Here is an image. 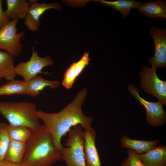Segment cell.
Here are the masks:
<instances>
[{"instance_id":"cell-1","label":"cell","mask_w":166,"mask_h":166,"mask_svg":"<svg viewBox=\"0 0 166 166\" xmlns=\"http://www.w3.org/2000/svg\"><path fill=\"white\" fill-rule=\"evenodd\" d=\"M87 90L85 88L80 90L72 101L61 111L49 113L38 110L37 115L50 133L53 143L59 150L63 147L62 138L72 127L80 125L84 129L91 127L93 118L83 113L82 106L85 101Z\"/></svg>"},{"instance_id":"cell-2","label":"cell","mask_w":166,"mask_h":166,"mask_svg":"<svg viewBox=\"0 0 166 166\" xmlns=\"http://www.w3.org/2000/svg\"><path fill=\"white\" fill-rule=\"evenodd\" d=\"M62 160L61 150L55 145L44 124L32 132L26 143V150L21 163L22 166H52Z\"/></svg>"},{"instance_id":"cell-3","label":"cell","mask_w":166,"mask_h":166,"mask_svg":"<svg viewBox=\"0 0 166 166\" xmlns=\"http://www.w3.org/2000/svg\"><path fill=\"white\" fill-rule=\"evenodd\" d=\"M37 111L36 105L32 102L0 101V114L9 124L24 126L32 131L41 125L37 115Z\"/></svg>"},{"instance_id":"cell-4","label":"cell","mask_w":166,"mask_h":166,"mask_svg":"<svg viewBox=\"0 0 166 166\" xmlns=\"http://www.w3.org/2000/svg\"><path fill=\"white\" fill-rule=\"evenodd\" d=\"M83 128L80 125L73 127L68 132L66 147L61 150L62 160L67 166H87L85 155L84 137Z\"/></svg>"},{"instance_id":"cell-5","label":"cell","mask_w":166,"mask_h":166,"mask_svg":"<svg viewBox=\"0 0 166 166\" xmlns=\"http://www.w3.org/2000/svg\"><path fill=\"white\" fill-rule=\"evenodd\" d=\"M157 68L144 66L139 73L141 82L140 86L145 93L158 99L164 105L166 104V81L158 77Z\"/></svg>"},{"instance_id":"cell-6","label":"cell","mask_w":166,"mask_h":166,"mask_svg":"<svg viewBox=\"0 0 166 166\" xmlns=\"http://www.w3.org/2000/svg\"><path fill=\"white\" fill-rule=\"evenodd\" d=\"M18 20L10 21L0 29V50H3L14 56H18L21 53L23 45L22 38L25 33L22 31L17 33V25Z\"/></svg>"},{"instance_id":"cell-7","label":"cell","mask_w":166,"mask_h":166,"mask_svg":"<svg viewBox=\"0 0 166 166\" xmlns=\"http://www.w3.org/2000/svg\"><path fill=\"white\" fill-rule=\"evenodd\" d=\"M32 54L28 61H20L15 67V71L17 75L22 76L24 80L28 82L38 74L40 73L50 74L49 73L42 72L45 67L53 65V62L50 56L43 57H40L32 45Z\"/></svg>"},{"instance_id":"cell-8","label":"cell","mask_w":166,"mask_h":166,"mask_svg":"<svg viewBox=\"0 0 166 166\" xmlns=\"http://www.w3.org/2000/svg\"><path fill=\"white\" fill-rule=\"evenodd\" d=\"M131 95L136 98L146 110L147 123L150 125L160 126L164 124L166 121V113L163 109V104L160 101L156 102L145 100L139 95L138 89L130 84L127 88Z\"/></svg>"},{"instance_id":"cell-9","label":"cell","mask_w":166,"mask_h":166,"mask_svg":"<svg viewBox=\"0 0 166 166\" xmlns=\"http://www.w3.org/2000/svg\"><path fill=\"white\" fill-rule=\"evenodd\" d=\"M150 34L155 45L154 56L148 60L152 67L165 68L166 66V30L152 26Z\"/></svg>"},{"instance_id":"cell-10","label":"cell","mask_w":166,"mask_h":166,"mask_svg":"<svg viewBox=\"0 0 166 166\" xmlns=\"http://www.w3.org/2000/svg\"><path fill=\"white\" fill-rule=\"evenodd\" d=\"M29 2L30 5L24 19V24L32 32L39 30L41 25L40 18L45 12L50 9L60 10L61 9L60 4L58 3H39L35 0H30Z\"/></svg>"},{"instance_id":"cell-11","label":"cell","mask_w":166,"mask_h":166,"mask_svg":"<svg viewBox=\"0 0 166 166\" xmlns=\"http://www.w3.org/2000/svg\"><path fill=\"white\" fill-rule=\"evenodd\" d=\"M84 151L87 166H101L95 144L96 132L91 127L84 129Z\"/></svg>"},{"instance_id":"cell-12","label":"cell","mask_w":166,"mask_h":166,"mask_svg":"<svg viewBox=\"0 0 166 166\" xmlns=\"http://www.w3.org/2000/svg\"><path fill=\"white\" fill-rule=\"evenodd\" d=\"M89 53H85L79 60L70 65L65 73L62 82L65 88L68 89L72 87L77 78L89 64Z\"/></svg>"},{"instance_id":"cell-13","label":"cell","mask_w":166,"mask_h":166,"mask_svg":"<svg viewBox=\"0 0 166 166\" xmlns=\"http://www.w3.org/2000/svg\"><path fill=\"white\" fill-rule=\"evenodd\" d=\"M145 166H166V146H157L146 152L139 154Z\"/></svg>"},{"instance_id":"cell-14","label":"cell","mask_w":166,"mask_h":166,"mask_svg":"<svg viewBox=\"0 0 166 166\" xmlns=\"http://www.w3.org/2000/svg\"><path fill=\"white\" fill-rule=\"evenodd\" d=\"M160 140H145L132 139L126 135L122 136L120 139L121 146L133 150L139 154L144 153L160 144Z\"/></svg>"},{"instance_id":"cell-15","label":"cell","mask_w":166,"mask_h":166,"mask_svg":"<svg viewBox=\"0 0 166 166\" xmlns=\"http://www.w3.org/2000/svg\"><path fill=\"white\" fill-rule=\"evenodd\" d=\"M7 9L4 11L12 20L25 19L30 4L26 0H6Z\"/></svg>"},{"instance_id":"cell-16","label":"cell","mask_w":166,"mask_h":166,"mask_svg":"<svg viewBox=\"0 0 166 166\" xmlns=\"http://www.w3.org/2000/svg\"><path fill=\"white\" fill-rule=\"evenodd\" d=\"M136 8L140 13L151 18L159 17L166 19L165 0L149 1Z\"/></svg>"},{"instance_id":"cell-17","label":"cell","mask_w":166,"mask_h":166,"mask_svg":"<svg viewBox=\"0 0 166 166\" xmlns=\"http://www.w3.org/2000/svg\"><path fill=\"white\" fill-rule=\"evenodd\" d=\"M27 82L28 95L32 97L38 96L40 92L46 87L56 88L60 83L58 81L48 80L38 75Z\"/></svg>"},{"instance_id":"cell-18","label":"cell","mask_w":166,"mask_h":166,"mask_svg":"<svg viewBox=\"0 0 166 166\" xmlns=\"http://www.w3.org/2000/svg\"><path fill=\"white\" fill-rule=\"evenodd\" d=\"M14 57L6 52L0 50V81L14 79L17 76L15 71Z\"/></svg>"},{"instance_id":"cell-19","label":"cell","mask_w":166,"mask_h":166,"mask_svg":"<svg viewBox=\"0 0 166 166\" xmlns=\"http://www.w3.org/2000/svg\"><path fill=\"white\" fill-rule=\"evenodd\" d=\"M26 150V143L10 140L4 160L21 164Z\"/></svg>"},{"instance_id":"cell-20","label":"cell","mask_w":166,"mask_h":166,"mask_svg":"<svg viewBox=\"0 0 166 166\" xmlns=\"http://www.w3.org/2000/svg\"><path fill=\"white\" fill-rule=\"evenodd\" d=\"M27 82L24 80H13L0 86V96L22 94L28 95Z\"/></svg>"},{"instance_id":"cell-21","label":"cell","mask_w":166,"mask_h":166,"mask_svg":"<svg viewBox=\"0 0 166 166\" xmlns=\"http://www.w3.org/2000/svg\"><path fill=\"white\" fill-rule=\"evenodd\" d=\"M95 1L101 2L103 4L109 6L119 11L123 18L129 14L131 9L136 8L143 4L141 2L132 0H117L113 1L99 0Z\"/></svg>"},{"instance_id":"cell-22","label":"cell","mask_w":166,"mask_h":166,"mask_svg":"<svg viewBox=\"0 0 166 166\" xmlns=\"http://www.w3.org/2000/svg\"><path fill=\"white\" fill-rule=\"evenodd\" d=\"M8 131L10 140L26 143L30 137V129L22 126L8 124Z\"/></svg>"},{"instance_id":"cell-23","label":"cell","mask_w":166,"mask_h":166,"mask_svg":"<svg viewBox=\"0 0 166 166\" xmlns=\"http://www.w3.org/2000/svg\"><path fill=\"white\" fill-rule=\"evenodd\" d=\"M10 140L8 124L0 122V161L4 159Z\"/></svg>"},{"instance_id":"cell-24","label":"cell","mask_w":166,"mask_h":166,"mask_svg":"<svg viewBox=\"0 0 166 166\" xmlns=\"http://www.w3.org/2000/svg\"><path fill=\"white\" fill-rule=\"evenodd\" d=\"M127 157L121 164V166H145L141 160L139 155L134 151L128 149Z\"/></svg>"},{"instance_id":"cell-25","label":"cell","mask_w":166,"mask_h":166,"mask_svg":"<svg viewBox=\"0 0 166 166\" xmlns=\"http://www.w3.org/2000/svg\"><path fill=\"white\" fill-rule=\"evenodd\" d=\"M2 0H0V29L10 21L2 8Z\"/></svg>"},{"instance_id":"cell-26","label":"cell","mask_w":166,"mask_h":166,"mask_svg":"<svg viewBox=\"0 0 166 166\" xmlns=\"http://www.w3.org/2000/svg\"><path fill=\"white\" fill-rule=\"evenodd\" d=\"M0 166H22L21 164L11 163L5 160L0 161Z\"/></svg>"}]
</instances>
